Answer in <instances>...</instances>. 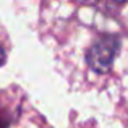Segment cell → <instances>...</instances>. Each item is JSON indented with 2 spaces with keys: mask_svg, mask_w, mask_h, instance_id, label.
<instances>
[{
  "mask_svg": "<svg viewBox=\"0 0 128 128\" xmlns=\"http://www.w3.org/2000/svg\"><path fill=\"white\" fill-rule=\"evenodd\" d=\"M3 60H5V54H3V49H2V46H0V65L3 63Z\"/></svg>",
  "mask_w": 128,
  "mask_h": 128,
  "instance_id": "2",
  "label": "cell"
},
{
  "mask_svg": "<svg viewBox=\"0 0 128 128\" xmlns=\"http://www.w3.org/2000/svg\"><path fill=\"white\" fill-rule=\"evenodd\" d=\"M117 49H118V41L115 38H104L97 41L92 46L89 57H88L91 66L96 72H106L115 57Z\"/></svg>",
  "mask_w": 128,
  "mask_h": 128,
  "instance_id": "1",
  "label": "cell"
}]
</instances>
